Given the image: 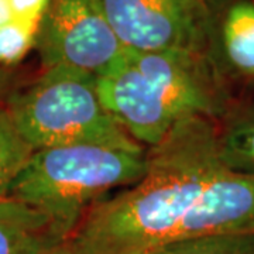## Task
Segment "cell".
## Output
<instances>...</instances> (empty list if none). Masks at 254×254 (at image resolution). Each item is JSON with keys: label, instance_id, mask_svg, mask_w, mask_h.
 I'll use <instances>...</instances> for the list:
<instances>
[{"label": "cell", "instance_id": "obj_17", "mask_svg": "<svg viewBox=\"0 0 254 254\" xmlns=\"http://www.w3.org/2000/svg\"><path fill=\"white\" fill-rule=\"evenodd\" d=\"M10 20H13V14H11L9 0H0V27L9 23Z\"/></svg>", "mask_w": 254, "mask_h": 254}, {"label": "cell", "instance_id": "obj_14", "mask_svg": "<svg viewBox=\"0 0 254 254\" xmlns=\"http://www.w3.org/2000/svg\"><path fill=\"white\" fill-rule=\"evenodd\" d=\"M13 18L40 24L50 0H9Z\"/></svg>", "mask_w": 254, "mask_h": 254}, {"label": "cell", "instance_id": "obj_16", "mask_svg": "<svg viewBox=\"0 0 254 254\" xmlns=\"http://www.w3.org/2000/svg\"><path fill=\"white\" fill-rule=\"evenodd\" d=\"M11 83V73L9 72L7 68H1L0 66V98L7 93Z\"/></svg>", "mask_w": 254, "mask_h": 254}, {"label": "cell", "instance_id": "obj_5", "mask_svg": "<svg viewBox=\"0 0 254 254\" xmlns=\"http://www.w3.org/2000/svg\"><path fill=\"white\" fill-rule=\"evenodd\" d=\"M34 48L44 69L64 66L95 78L127 53L95 0H50Z\"/></svg>", "mask_w": 254, "mask_h": 254}, {"label": "cell", "instance_id": "obj_13", "mask_svg": "<svg viewBox=\"0 0 254 254\" xmlns=\"http://www.w3.org/2000/svg\"><path fill=\"white\" fill-rule=\"evenodd\" d=\"M38 24L13 18L0 27V66L18 64L36 46Z\"/></svg>", "mask_w": 254, "mask_h": 254}, {"label": "cell", "instance_id": "obj_2", "mask_svg": "<svg viewBox=\"0 0 254 254\" xmlns=\"http://www.w3.org/2000/svg\"><path fill=\"white\" fill-rule=\"evenodd\" d=\"M98 91L119 126L148 148L187 119L218 122L235 100L205 55L185 51L127 50L109 72L98 78Z\"/></svg>", "mask_w": 254, "mask_h": 254}, {"label": "cell", "instance_id": "obj_6", "mask_svg": "<svg viewBox=\"0 0 254 254\" xmlns=\"http://www.w3.org/2000/svg\"><path fill=\"white\" fill-rule=\"evenodd\" d=\"M127 50L205 55L203 0H95Z\"/></svg>", "mask_w": 254, "mask_h": 254}, {"label": "cell", "instance_id": "obj_8", "mask_svg": "<svg viewBox=\"0 0 254 254\" xmlns=\"http://www.w3.org/2000/svg\"><path fill=\"white\" fill-rule=\"evenodd\" d=\"M208 235H254V175L222 168L200 192L171 240Z\"/></svg>", "mask_w": 254, "mask_h": 254}, {"label": "cell", "instance_id": "obj_11", "mask_svg": "<svg viewBox=\"0 0 254 254\" xmlns=\"http://www.w3.org/2000/svg\"><path fill=\"white\" fill-rule=\"evenodd\" d=\"M34 151L18 130L7 106L0 105V200L9 198L13 184Z\"/></svg>", "mask_w": 254, "mask_h": 254}, {"label": "cell", "instance_id": "obj_4", "mask_svg": "<svg viewBox=\"0 0 254 254\" xmlns=\"http://www.w3.org/2000/svg\"><path fill=\"white\" fill-rule=\"evenodd\" d=\"M7 109L34 150L69 144L109 145L144 151L103 106L98 78L57 66L11 93Z\"/></svg>", "mask_w": 254, "mask_h": 254}, {"label": "cell", "instance_id": "obj_7", "mask_svg": "<svg viewBox=\"0 0 254 254\" xmlns=\"http://www.w3.org/2000/svg\"><path fill=\"white\" fill-rule=\"evenodd\" d=\"M205 58L235 98L254 92V0H203Z\"/></svg>", "mask_w": 254, "mask_h": 254}, {"label": "cell", "instance_id": "obj_9", "mask_svg": "<svg viewBox=\"0 0 254 254\" xmlns=\"http://www.w3.org/2000/svg\"><path fill=\"white\" fill-rule=\"evenodd\" d=\"M68 240L51 219L20 200H0V254H38Z\"/></svg>", "mask_w": 254, "mask_h": 254}, {"label": "cell", "instance_id": "obj_12", "mask_svg": "<svg viewBox=\"0 0 254 254\" xmlns=\"http://www.w3.org/2000/svg\"><path fill=\"white\" fill-rule=\"evenodd\" d=\"M147 254H254V235H208L178 239Z\"/></svg>", "mask_w": 254, "mask_h": 254}, {"label": "cell", "instance_id": "obj_15", "mask_svg": "<svg viewBox=\"0 0 254 254\" xmlns=\"http://www.w3.org/2000/svg\"><path fill=\"white\" fill-rule=\"evenodd\" d=\"M38 254H78V252L75 250L72 240H64L60 243H55L53 246H48L47 249L41 250Z\"/></svg>", "mask_w": 254, "mask_h": 254}, {"label": "cell", "instance_id": "obj_1", "mask_svg": "<svg viewBox=\"0 0 254 254\" xmlns=\"http://www.w3.org/2000/svg\"><path fill=\"white\" fill-rule=\"evenodd\" d=\"M148 153L145 175L93 205L71 237L78 254H147L168 243L210 178L225 168L218 125L206 118L178 123Z\"/></svg>", "mask_w": 254, "mask_h": 254}, {"label": "cell", "instance_id": "obj_3", "mask_svg": "<svg viewBox=\"0 0 254 254\" xmlns=\"http://www.w3.org/2000/svg\"><path fill=\"white\" fill-rule=\"evenodd\" d=\"M148 170V153L109 145L69 144L36 150L9 198L51 219L71 239L88 210L110 190L134 185Z\"/></svg>", "mask_w": 254, "mask_h": 254}, {"label": "cell", "instance_id": "obj_10", "mask_svg": "<svg viewBox=\"0 0 254 254\" xmlns=\"http://www.w3.org/2000/svg\"><path fill=\"white\" fill-rule=\"evenodd\" d=\"M216 125L222 165L232 173L254 175V92L235 98Z\"/></svg>", "mask_w": 254, "mask_h": 254}]
</instances>
